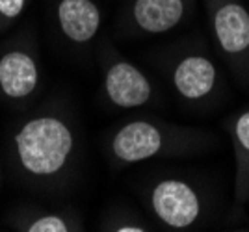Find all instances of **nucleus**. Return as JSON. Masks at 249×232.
Here are the masks:
<instances>
[{
  "mask_svg": "<svg viewBox=\"0 0 249 232\" xmlns=\"http://www.w3.org/2000/svg\"><path fill=\"white\" fill-rule=\"evenodd\" d=\"M15 143L24 169L49 177L65 166L73 149V134L56 117H37L22 127Z\"/></svg>",
  "mask_w": 249,
  "mask_h": 232,
  "instance_id": "1",
  "label": "nucleus"
},
{
  "mask_svg": "<svg viewBox=\"0 0 249 232\" xmlns=\"http://www.w3.org/2000/svg\"><path fill=\"white\" fill-rule=\"evenodd\" d=\"M153 208L166 225L184 229L197 219L199 199L186 182L164 180L153 191Z\"/></svg>",
  "mask_w": 249,
  "mask_h": 232,
  "instance_id": "2",
  "label": "nucleus"
},
{
  "mask_svg": "<svg viewBox=\"0 0 249 232\" xmlns=\"http://www.w3.org/2000/svg\"><path fill=\"white\" fill-rule=\"evenodd\" d=\"M106 91L112 102L121 108L145 104L151 97V84L130 64H115L106 74Z\"/></svg>",
  "mask_w": 249,
  "mask_h": 232,
  "instance_id": "3",
  "label": "nucleus"
},
{
  "mask_svg": "<svg viewBox=\"0 0 249 232\" xmlns=\"http://www.w3.org/2000/svg\"><path fill=\"white\" fill-rule=\"evenodd\" d=\"M115 156L123 162H142L155 156L162 147V136L149 123L136 121L123 127L114 137Z\"/></svg>",
  "mask_w": 249,
  "mask_h": 232,
  "instance_id": "4",
  "label": "nucleus"
},
{
  "mask_svg": "<svg viewBox=\"0 0 249 232\" xmlns=\"http://www.w3.org/2000/svg\"><path fill=\"white\" fill-rule=\"evenodd\" d=\"M58 21L63 33L74 43L93 39L101 26V13L91 0H62Z\"/></svg>",
  "mask_w": 249,
  "mask_h": 232,
  "instance_id": "5",
  "label": "nucleus"
},
{
  "mask_svg": "<svg viewBox=\"0 0 249 232\" xmlns=\"http://www.w3.org/2000/svg\"><path fill=\"white\" fill-rule=\"evenodd\" d=\"M37 85V67L28 54L13 50L0 60V89L11 99L30 95Z\"/></svg>",
  "mask_w": 249,
  "mask_h": 232,
  "instance_id": "6",
  "label": "nucleus"
},
{
  "mask_svg": "<svg viewBox=\"0 0 249 232\" xmlns=\"http://www.w3.org/2000/svg\"><path fill=\"white\" fill-rule=\"evenodd\" d=\"M214 26L223 50L236 54L249 47V13L242 6L227 4L219 8Z\"/></svg>",
  "mask_w": 249,
  "mask_h": 232,
  "instance_id": "7",
  "label": "nucleus"
},
{
  "mask_svg": "<svg viewBox=\"0 0 249 232\" xmlns=\"http://www.w3.org/2000/svg\"><path fill=\"white\" fill-rule=\"evenodd\" d=\"M175 85L186 99H201L214 87L216 69L212 62L201 56H190L175 69Z\"/></svg>",
  "mask_w": 249,
  "mask_h": 232,
  "instance_id": "8",
  "label": "nucleus"
},
{
  "mask_svg": "<svg viewBox=\"0 0 249 232\" xmlns=\"http://www.w3.org/2000/svg\"><path fill=\"white\" fill-rule=\"evenodd\" d=\"M184 13L182 0H136L134 19L136 22L151 33L171 30L178 24Z\"/></svg>",
  "mask_w": 249,
  "mask_h": 232,
  "instance_id": "9",
  "label": "nucleus"
},
{
  "mask_svg": "<svg viewBox=\"0 0 249 232\" xmlns=\"http://www.w3.org/2000/svg\"><path fill=\"white\" fill-rule=\"evenodd\" d=\"M30 232H67V223L58 215H45L30 225Z\"/></svg>",
  "mask_w": 249,
  "mask_h": 232,
  "instance_id": "10",
  "label": "nucleus"
},
{
  "mask_svg": "<svg viewBox=\"0 0 249 232\" xmlns=\"http://www.w3.org/2000/svg\"><path fill=\"white\" fill-rule=\"evenodd\" d=\"M24 8V0H0V13L4 17H17Z\"/></svg>",
  "mask_w": 249,
  "mask_h": 232,
  "instance_id": "11",
  "label": "nucleus"
},
{
  "mask_svg": "<svg viewBox=\"0 0 249 232\" xmlns=\"http://www.w3.org/2000/svg\"><path fill=\"white\" fill-rule=\"evenodd\" d=\"M236 136H238L240 145L249 150V112L238 119V123H236Z\"/></svg>",
  "mask_w": 249,
  "mask_h": 232,
  "instance_id": "12",
  "label": "nucleus"
},
{
  "mask_svg": "<svg viewBox=\"0 0 249 232\" xmlns=\"http://www.w3.org/2000/svg\"><path fill=\"white\" fill-rule=\"evenodd\" d=\"M143 229H140V227H123V229H119V232H142Z\"/></svg>",
  "mask_w": 249,
  "mask_h": 232,
  "instance_id": "13",
  "label": "nucleus"
}]
</instances>
